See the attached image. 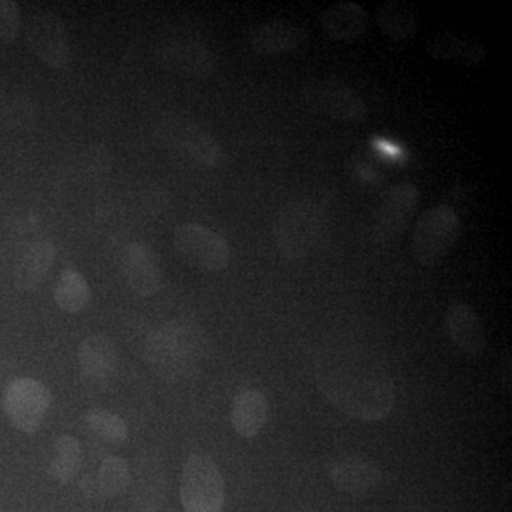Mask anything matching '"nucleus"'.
I'll list each match as a JSON object with an SVG mask.
<instances>
[{"label": "nucleus", "instance_id": "f257e3e1", "mask_svg": "<svg viewBox=\"0 0 512 512\" xmlns=\"http://www.w3.org/2000/svg\"><path fill=\"white\" fill-rule=\"evenodd\" d=\"M315 380L323 396L353 419L384 420L396 402L392 376L363 349L323 350L315 362Z\"/></svg>", "mask_w": 512, "mask_h": 512}, {"label": "nucleus", "instance_id": "f03ea898", "mask_svg": "<svg viewBox=\"0 0 512 512\" xmlns=\"http://www.w3.org/2000/svg\"><path fill=\"white\" fill-rule=\"evenodd\" d=\"M207 340L198 326L171 322L154 329L144 345L148 366L167 382H180L200 369Z\"/></svg>", "mask_w": 512, "mask_h": 512}, {"label": "nucleus", "instance_id": "7ed1b4c3", "mask_svg": "<svg viewBox=\"0 0 512 512\" xmlns=\"http://www.w3.org/2000/svg\"><path fill=\"white\" fill-rule=\"evenodd\" d=\"M328 234L325 211L308 198L286 202L276 214V248L289 261H302L316 254L325 245Z\"/></svg>", "mask_w": 512, "mask_h": 512}, {"label": "nucleus", "instance_id": "20e7f679", "mask_svg": "<svg viewBox=\"0 0 512 512\" xmlns=\"http://www.w3.org/2000/svg\"><path fill=\"white\" fill-rule=\"evenodd\" d=\"M461 234L457 212L448 205H434L417 218L412 237L414 258L424 268L439 266Z\"/></svg>", "mask_w": 512, "mask_h": 512}, {"label": "nucleus", "instance_id": "39448f33", "mask_svg": "<svg viewBox=\"0 0 512 512\" xmlns=\"http://www.w3.org/2000/svg\"><path fill=\"white\" fill-rule=\"evenodd\" d=\"M180 497L185 512L224 510V477L210 456L202 453L188 456L181 476Z\"/></svg>", "mask_w": 512, "mask_h": 512}, {"label": "nucleus", "instance_id": "423d86ee", "mask_svg": "<svg viewBox=\"0 0 512 512\" xmlns=\"http://www.w3.org/2000/svg\"><path fill=\"white\" fill-rule=\"evenodd\" d=\"M52 404L49 387L40 380L18 377L6 386L3 392V412L12 426L22 433L39 431Z\"/></svg>", "mask_w": 512, "mask_h": 512}, {"label": "nucleus", "instance_id": "0eeeda50", "mask_svg": "<svg viewBox=\"0 0 512 512\" xmlns=\"http://www.w3.org/2000/svg\"><path fill=\"white\" fill-rule=\"evenodd\" d=\"M174 247L185 261L202 272L224 271L231 262L227 239L195 222H184L174 231Z\"/></svg>", "mask_w": 512, "mask_h": 512}, {"label": "nucleus", "instance_id": "6e6552de", "mask_svg": "<svg viewBox=\"0 0 512 512\" xmlns=\"http://www.w3.org/2000/svg\"><path fill=\"white\" fill-rule=\"evenodd\" d=\"M30 52L55 70L72 66L73 52L63 19L52 10H42L30 18L26 28Z\"/></svg>", "mask_w": 512, "mask_h": 512}, {"label": "nucleus", "instance_id": "1a4fd4ad", "mask_svg": "<svg viewBox=\"0 0 512 512\" xmlns=\"http://www.w3.org/2000/svg\"><path fill=\"white\" fill-rule=\"evenodd\" d=\"M157 136L164 146L183 153L202 167L218 168L224 164L225 151L210 131L188 120L163 121Z\"/></svg>", "mask_w": 512, "mask_h": 512}, {"label": "nucleus", "instance_id": "9d476101", "mask_svg": "<svg viewBox=\"0 0 512 512\" xmlns=\"http://www.w3.org/2000/svg\"><path fill=\"white\" fill-rule=\"evenodd\" d=\"M419 202V188L414 184L399 183L387 188L373 215L377 241L383 245L397 241L412 222Z\"/></svg>", "mask_w": 512, "mask_h": 512}, {"label": "nucleus", "instance_id": "9b49d317", "mask_svg": "<svg viewBox=\"0 0 512 512\" xmlns=\"http://www.w3.org/2000/svg\"><path fill=\"white\" fill-rule=\"evenodd\" d=\"M305 99L313 109L333 120L363 121L369 116L366 101L356 90L339 80H313L306 84Z\"/></svg>", "mask_w": 512, "mask_h": 512}, {"label": "nucleus", "instance_id": "f8f14e48", "mask_svg": "<svg viewBox=\"0 0 512 512\" xmlns=\"http://www.w3.org/2000/svg\"><path fill=\"white\" fill-rule=\"evenodd\" d=\"M153 59L158 67L178 76H211L217 66L214 53L207 46L190 39L165 40L154 47Z\"/></svg>", "mask_w": 512, "mask_h": 512}, {"label": "nucleus", "instance_id": "ddd939ff", "mask_svg": "<svg viewBox=\"0 0 512 512\" xmlns=\"http://www.w3.org/2000/svg\"><path fill=\"white\" fill-rule=\"evenodd\" d=\"M128 288L141 298L157 295L164 286V271L157 252L146 242H131L121 259Z\"/></svg>", "mask_w": 512, "mask_h": 512}, {"label": "nucleus", "instance_id": "4468645a", "mask_svg": "<svg viewBox=\"0 0 512 512\" xmlns=\"http://www.w3.org/2000/svg\"><path fill=\"white\" fill-rule=\"evenodd\" d=\"M77 356L84 382L92 389L104 390L116 379L119 356L107 336L92 335L84 339Z\"/></svg>", "mask_w": 512, "mask_h": 512}, {"label": "nucleus", "instance_id": "2eb2a0df", "mask_svg": "<svg viewBox=\"0 0 512 512\" xmlns=\"http://www.w3.org/2000/svg\"><path fill=\"white\" fill-rule=\"evenodd\" d=\"M448 338L457 349L471 357L483 355L487 348V332L480 315L467 302L453 301L444 315Z\"/></svg>", "mask_w": 512, "mask_h": 512}, {"label": "nucleus", "instance_id": "dca6fc26", "mask_svg": "<svg viewBox=\"0 0 512 512\" xmlns=\"http://www.w3.org/2000/svg\"><path fill=\"white\" fill-rule=\"evenodd\" d=\"M306 32L286 19H268L249 30V45L259 56H282L305 43Z\"/></svg>", "mask_w": 512, "mask_h": 512}, {"label": "nucleus", "instance_id": "f3484780", "mask_svg": "<svg viewBox=\"0 0 512 512\" xmlns=\"http://www.w3.org/2000/svg\"><path fill=\"white\" fill-rule=\"evenodd\" d=\"M330 481L340 493L362 497L382 483V471L373 461L360 456L340 457L330 467Z\"/></svg>", "mask_w": 512, "mask_h": 512}, {"label": "nucleus", "instance_id": "a211bd4d", "mask_svg": "<svg viewBox=\"0 0 512 512\" xmlns=\"http://www.w3.org/2000/svg\"><path fill=\"white\" fill-rule=\"evenodd\" d=\"M323 30L335 42L352 43L369 28V13L353 2H338L322 13Z\"/></svg>", "mask_w": 512, "mask_h": 512}, {"label": "nucleus", "instance_id": "6ab92c4d", "mask_svg": "<svg viewBox=\"0 0 512 512\" xmlns=\"http://www.w3.org/2000/svg\"><path fill=\"white\" fill-rule=\"evenodd\" d=\"M427 52L433 59L441 62H457L464 66H480L487 59V50L483 43L457 35L451 30H440L430 37Z\"/></svg>", "mask_w": 512, "mask_h": 512}, {"label": "nucleus", "instance_id": "aec40b11", "mask_svg": "<svg viewBox=\"0 0 512 512\" xmlns=\"http://www.w3.org/2000/svg\"><path fill=\"white\" fill-rule=\"evenodd\" d=\"M269 419L268 399L261 390L247 389L235 396L231 424L242 439H255Z\"/></svg>", "mask_w": 512, "mask_h": 512}, {"label": "nucleus", "instance_id": "412c9836", "mask_svg": "<svg viewBox=\"0 0 512 512\" xmlns=\"http://www.w3.org/2000/svg\"><path fill=\"white\" fill-rule=\"evenodd\" d=\"M375 19L383 35L394 42L412 39L419 26L417 8L407 0H386L377 6Z\"/></svg>", "mask_w": 512, "mask_h": 512}, {"label": "nucleus", "instance_id": "4be33fe9", "mask_svg": "<svg viewBox=\"0 0 512 512\" xmlns=\"http://www.w3.org/2000/svg\"><path fill=\"white\" fill-rule=\"evenodd\" d=\"M133 484V498L138 510L154 512L160 508L165 495V476L161 464L153 457L138 460Z\"/></svg>", "mask_w": 512, "mask_h": 512}, {"label": "nucleus", "instance_id": "5701e85b", "mask_svg": "<svg viewBox=\"0 0 512 512\" xmlns=\"http://www.w3.org/2000/svg\"><path fill=\"white\" fill-rule=\"evenodd\" d=\"M56 248L52 242H36L22 256L15 271V285L20 292H35L45 282L55 264Z\"/></svg>", "mask_w": 512, "mask_h": 512}, {"label": "nucleus", "instance_id": "b1692460", "mask_svg": "<svg viewBox=\"0 0 512 512\" xmlns=\"http://www.w3.org/2000/svg\"><path fill=\"white\" fill-rule=\"evenodd\" d=\"M56 456L50 461L49 474L57 483L66 485L79 474L83 466V448L70 434H62L55 441Z\"/></svg>", "mask_w": 512, "mask_h": 512}, {"label": "nucleus", "instance_id": "393cba45", "mask_svg": "<svg viewBox=\"0 0 512 512\" xmlns=\"http://www.w3.org/2000/svg\"><path fill=\"white\" fill-rule=\"evenodd\" d=\"M90 286L84 276L76 269L62 271L53 291L56 305L67 313H79L90 301Z\"/></svg>", "mask_w": 512, "mask_h": 512}, {"label": "nucleus", "instance_id": "a878e982", "mask_svg": "<svg viewBox=\"0 0 512 512\" xmlns=\"http://www.w3.org/2000/svg\"><path fill=\"white\" fill-rule=\"evenodd\" d=\"M96 481L99 498L119 497L127 490L131 483V471L128 463L124 458L119 456H109L104 458L100 464Z\"/></svg>", "mask_w": 512, "mask_h": 512}, {"label": "nucleus", "instance_id": "bb28decb", "mask_svg": "<svg viewBox=\"0 0 512 512\" xmlns=\"http://www.w3.org/2000/svg\"><path fill=\"white\" fill-rule=\"evenodd\" d=\"M84 421L96 436L107 443L121 444L128 439L126 421L109 410L93 407L84 414Z\"/></svg>", "mask_w": 512, "mask_h": 512}, {"label": "nucleus", "instance_id": "cd10ccee", "mask_svg": "<svg viewBox=\"0 0 512 512\" xmlns=\"http://www.w3.org/2000/svg\"><path fill=\"white\" fill-rule=\"evenodd\" d=\"M22 30V13L19 5L9 0H0V45L15 42Z\"/></svg>", "mask_w": 512, "mask_h": 512}, {"label": "nucleus", "instance_id": "c85d7f7f", "mask_svg": "<svg viewBox=\"0 0 512 512\" xmlns=\"http://www.w3.org/2000/svg\"><path fill=\"white\" fill-rule=\"evenodd\" d=\"M302 512H326V511H320V510H306V511H302Z\"/></svg>", "mask_w": 512, "mask_h": 512}]
</instances>
